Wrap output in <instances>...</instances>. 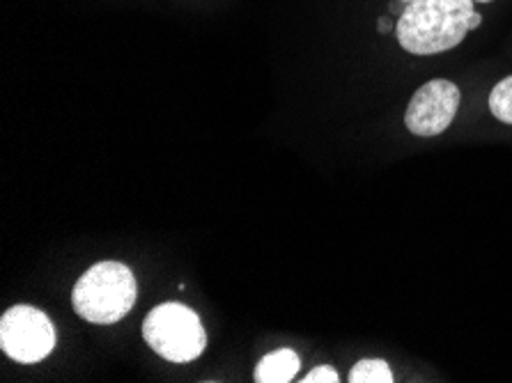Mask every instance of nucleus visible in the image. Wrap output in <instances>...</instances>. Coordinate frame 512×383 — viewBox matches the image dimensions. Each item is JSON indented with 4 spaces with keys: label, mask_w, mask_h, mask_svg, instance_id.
Returning <instances> with one entry per match:
<instances>
[{
    "label": "nucleus",
    "mask_w": 512,
    "mask_h": 383,
    "mask_svg": "<svg viewBox=\"0 0 512 383\" xmlns=\"http://www.w3.org/2000/svg\"><path fill=\"white\" fill-rule=\"evenodd\" d=\"M476 0H414L405 5L395 37L411 56H437L451 51L471 33Z\"/></svg>",
    "instance_id": "1"
},
{
    "label": "nucleus",
    "mask_w": 512,
    "mask_h": 383,
    "mask_svg": "<svg viewBox=\"0 0 512 383\" xmlns=\"http://www.w3.org/2000/svg\"><path fill=\"white\" fill-rule=\"evenodd\" d=\"M138 296L136 278L127 264L97 262L83 273L72 289L76 315L90 324H115L134 308Z\"/></svg>",
    "instance_id": "2"
},
{
    "label": "nucleus",
    "mask_w": 512,
    "mask_h": 383,
    "mask_svg": "<svg viewBox=\"0 0 512 383\" xmlns=\"http://www.w3.org/2000/svg\"><path fill=\"white\" fill-rule=\"evenodd\" d=\"M143 340L154 354L170 363H191L207 347L200 317L184 303H161L143 322Z\"/></svg>",
    "instance_id": "3"
},
{
    "label": "nucleus",
    "mask_w": 512,
    "mask_h": 383,
    "mask_svg": "<svg viewBox=\"0 0 512 383\" xmlns=\"http://www.w3.org/2000/svg\"><path fill=\"white\" fill-rule=\"evenodd\" d=\"M0 349L17 363H40L56 349V328L46 312L14 306L0 319Z\"/></svg>",
    "instance_id": "4"
},
{
    "label": "nucleus",
    "mask_w": 512,
    "mask_h": 383,
    "mask_svg": "<svg viewBox=\"0 0 512 383\" xmlns=\"http://www.w3.org/2000/svg\"><path fill=\"white\" fill-rule=\"evenodd\" d=\"M460 99V88L446 78H434V81L421 85L407 106V129L421 138L444 134L460 111Z\"/></svg>",
    "instance_id": "5"
},
{
    "label": "nucleus",
    "mask_w": 512,
    "mask_h": 383,
    "mask_svg": "<svg viewBox=\"0 0 512 383\" xmlns=\"http://www.w3.org/2000/svg\"><path fill=\"white\" fill-rule=\"evenodd\" d=\"M299 367H301V361L297 351L287 347L276 349L255 365L253 381L255 383H290L294 377H297Z\"/></svg>",
    "instance_id": "6"
},
{
    "label": "nucleus",
    "mask_w": 512,
    "mask_h": 383,
    "mask_svg": "<svg viewBox=\"0 0 512 383\" xmlns=\"http://www.w3.org/2000/svg\"><path fill=\"white\" fill-rule=\"evenodd\" d=\"M349 383H393L391 367L382 358H363L349 370Z\"/></svg>",
    "instance_id": "7"
},
{
    "label": "nucleus",
    "mask_w": 512,
    "mask_h": 383,
    "mask_svg": "<svg viewBox=\"0 0 512 383\" xmlns=\"http://www.w3.org/2000/svg\"><path fill=\"white\" fill-rule=\"evenodd\" d=\"M490 111L499 122L512 124V76L503 78L492 88Z\"/></svg>",
    "instance_id": "8"
},
{
    "label": "nucleus",
    "mask_w": 512,
    "mask_h": 383,
    "mask_svg": "<svg viewBox=\"0 0 512 383\" xmlns=\"http://www.w3.org/2000/svg\"><path fill=\"white\" fill-rule=\"evenodd\" d=\"M301 381L304 383H338L340 374L333 370L331 365H317Z\"/></svg>",
    "instance_id": "9"
},
{
    "label": "nucleus",
    "mask_w": 512,
    "mask_h": 383,
    "mask_svg": "<svg viewBox=\"0 0 512 383\" xmlns=\"http://www.w3.org/2000/svg\"><path fill=\"white\" fill-rule=\"evenodd\" d=\"M391 21L389 19H379V33H389Z\"/></svg>",
    "instance_id": "10"
},
{
    "label": "nucleus",
    "mask_w": 512,
    "mask_h": 383,
    "mask_svg": "<svg viewBox=\"0 0 512 383\" xmlns=\"http://www.w3.org/2000/svg\"><path fill=\"white\" fill-rule=\"evenodd\" d=\"M400 3H405V5H409V3H414V0H400Z\"/></svg>",
    "instance_id": "11"
},
{
    "label": "nucleus",
    "mask_w": 512,
    "mask_h": 383,
    "mask_svg": "<svg viewBox=\"0 0 512 383\" xmlns=\"http://www.w3.org/2000/svg\"><path fill=\"white\" fill-rule=\"evenodd\" d=\"M476 3H492V0H476Z\"/></svg>",
    "instance_id": "12"
}]
</instances>
